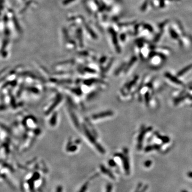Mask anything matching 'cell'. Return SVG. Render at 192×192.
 Listing matches in <instances>:
<instances>
[{
    "mask_svg": "<svg viewBox=\"0 0 192 192\" xmlns=\"http://www.w3.org/2000/svg\"><path fill=\"white\" fill-rule=\"evenodd\" d=\"M165 75H166V76L168 78L169 80H170L171 81H172L173 82L175 83L176 84H182V83L180 81V80H178L177 78L173 76V75H171L170 74H169V73H166V74H165Z\"/></svg>",
    "mask_w": 192,
    "mask_h": 192,
    "instance_id": "1",
    "label": "cell"
},
{
    "mask_svg": "<svg viewBox=\"0 0 192 192\" xmlns=\"http://www.w3.org/2000/svg\"><path fill=\"white\" fill-rule=\"evenodd\" d=\"M191 68H192V64H191V65H188V66L186 67L185 68H184V69H181V70L180 71V72L178 73V76H181V75H182L183 74H185V73L187 72V71L189 70Z\"/></svg>",
    "mask_w": 192,
    "mask_h": 192,
    "instance_id": "2",
    "label": "cell"
},
{
    "mask_svg": "<svg viewBox=\"0 0 192 192\" xmlns=\"http://www.w3.org/2000/svg\"><path fill=\"white\" fill-rule=\"evenodd\" d=\"M170 35L173 39H177L178 38V35L175 30H173V29H171L170 30Z\"/></svg>",
    "mask_w": 192,
    "mask_h": 192,
    "instance_id": "3",
    "label": "cell"
},
{
    "mask_svg": "<svg viewBox=\"0 0 192 192\" xmlns=\"http://www.w3.org/2000/svg\"><path fill=\"white\" fill-rule=\"evenodd\" d=\"M145 28H146V29H148V30H149V31H150V32H153V28H152V27H151L150 25H148V24H146L145 25Z\"/></svg>",
    "mask_w": 192,
    "mask_h": 192,
    "instance_id": "4",
    "label": "cell"
},
{
    "mask_svg": "<svg viewBox=\"0 0 192 192\" xmlns=\"http://www.w3.org/2000/svg\"><path fill=\"white\" fill-rule=\"evenodd\" d=\"M63 191V189H62V187L61 186H59L57 187V189L56 190V192H62Z\"/></svg>",
    "mask_w": 192,
    "mask_h": 192,
    "instance_id": "5",
    "label": "cell"
},
{
    "mask_svg": "<svg viewBox=\"0 0 192 192\" xmlns=\"http://www.w3.org/2000/svg\"><path fill=\"white\" fill-rule=\"evenodd\" d=\"M169 1H179L180 0H169Z\"/></svg>",
    "mask_w": 192,
    "mask_h": 192,
    "instance_id": "6",
    "label": "cell"
}]
</instances>
